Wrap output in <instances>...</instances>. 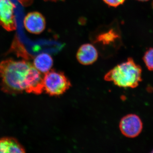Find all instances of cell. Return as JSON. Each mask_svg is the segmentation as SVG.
Wrapping results in <instances>:
<instances>
[{
	"instance_id": "obj_8",
	"label": "cell",
	"mask_w": 153,
	"mask_h": 153,
	"mask_svg": "<svg viewBox=\"0 0 153 153\" xmlns=\"http://www.w3.org/2000/svg\"><path fill=\"white\" fill-rule=\"evenodd\" d=\"M98 57L97 50L93 45L90 44L82 45L79 47L76 55L78 62L84 65H91L94 63Z\"/></svg>"
},
{
	"instance_id": "obj_6",
	"label": "cell",
	"mask_w": 153,
	"mask_h": 153,
	"mask_svg": "<svg viewBox=\"0 0 153 153\" xmlns=\"http://www.w3.org/2000/svg\"><path fill=\"white\" fill-rule=\"evenodd\" d=\"M25 91L35 94H41L44 91V77L32 64L25 78Z\"/></svg>"
},
{
	"instance_id": "obj_10",
	"label": "cell",
	"mask_w": 153,
	"mask_h": 153,
	"mask_svg": "<svg viewBox=\"0 0 153 153\" xmlns=\"http://www.w3.org/2000/svg\"><path fill=\"white\" fill-rule=\"evenodd\" d=\"M53 64L52 57L47 53L37 55L33 61V66L41 73H47L51 70Z\"/></svg>"
},
{
	"instance_id": "obj_4",
	"label": "cell",
	"mask_w": 153,
	"mask_h": 153,
	"mask_svg": "<svg viewBox=\"0 0 153 153\" xmlns=\"http://www.w3.org/2000/svg\"><path fill=\"white\" fill-rule=\"evenodd\" d=\"M119 127L121 132L125 136L134 138L137 137L142 131L143 122L137 115L129 114L122 119Z\"/></svg>"
},
{
	"instance_id": "obj_15",
	"label": "cell",
	"mask_w": 153,
	"mask_h": 153,
	"mask_svg": "<svg viewBox=\"0 0 153 153\" xmlns=\"http://www.w3.org/2000/svg\"><path fill=\"white\" fill-rule=\"evenodd\" d=\"M45 1H50L57 2L60 1H63L64 0H44Z\"/></svg>"
},
{
	"instance_id": "obj_17",
	"label": "cell",
	"mask_w": 153,
	"mask_h": 153,
	"mask_svg": "<svg viewBox=\"0 0 153 153\" xmlns=\"http://www.w3.org/2000/svg\"><path fill=\"white\" fill-rule=\"evenodd\" d=\"M152 152L153 153V151H152Z\"/></svg>"
},
{
	"instance_id": "obj_14",
	"label": "cell",
	"mask_w": 153,
	"mask_h": 153,
	"mask_svg": "<svg viewBox=\"0 0 153 153\" xmlns=\"http://www.w3.org/2000/svg\"><path fill=\"white\" fill-rule=\"evenodd\" d=\"M22 6L27 7L30 6L33 2V0H16Z\"/></svg>"
},
{
	"instance_id": "obj_3",
	"label": "cell",
	"mask_w": 153,
	"mask_h": 153,
	"mask_svg": "<svg viewBox=\"0 0 153 153\" xmlns=\"http://www.w3.org/2000/svg\"><path fill=\"white\" fill-rule=\"evenodd\" d=\"M71 84L61 71L50 70L44 76V91L50 96H59L65 93Z\"/></svg>"
},
{
	"instance_id": "obj_9",
	"label": "cell",
	"mask_w": 153,
	"mask_h": 153,
	"mask_svg": "<svg viewBox=\"0 0 153 153\" xmlns=\"http://www.w3.org/2000/svg\"><path fill=\"white\" fill-rule=\"evenodd\" d=\"M25 152V148L15 138L5 137L0 139V153Z\"/></svg>"
},
{
	"instance_id": "obj_7",
	"label": "cell",
	"mask_w": 153,
	"mask_h": 153,
	"mask_svg": "<svg viewBox=\"0 0 153 153\" xmlns=\"http://www.w3.org/2000/svg\"><path fill=\"white\" fill-rule=\"evenodd\" d=\"M25 29L32 34H39L46 27V21L42 14L37 12L29 13L25 17L24 21Z\"/></svg>"
},
{
	"instance_id": "obj_2",
	"label": "cell",
	"mask_w": 153,
	"mask_h": 153,
	"mask_svg": "<svg viewBox=\"0 0 153 153\" xmlns=\"http://www.w3.org/2000/svg\"><path fill=\"white\" fill-rule=\"evenodd\" d=\"M141 67L132 58L118 64L104 76L105 80L112 82L119 87L134 88L142 81Z\"/></svg>"
},
{
	"instance_id": "obj_5",
	"label": "cell",
	"mask_w": 153,
	"mask_h": 153,
	"mask_svg": "<svg viewBox=\"0 0 153 153\" xmlns=\"http://www.w3.org/2000/svg\"><path fill=\"white\" fill-rule=\"evenodd\" d=\"M15 8L16 5L12 0H0V26L8 31L16 29Z\"/></svg>"
},
{
	"instance_id": "obj_12",
	"label": "cell",
	"mask_w": 153,
	"mask_h": 153,
	"mask_svg": "<svg viewBox=\"0 0 153 153\" xmlns=\"http://www.w3.org/2000/svg\"><path fill=\"white\" fill-rule=\"evenodd\" d=\"M143 60L148 69L153 71V48H149L146 51Z\"/></svg>"
},
{
	"instance_id": "obj_1",
	"label": "cell",
	"mask_w": 153,
	"mask_h": 153,
	"mask_svg": "<svg viewBox=\"0 0 153 153\" xmlns=\"http://www.w3.org/2000/svg\"><path fill=\"white\" fill-rule=\"evenodd\" d=\"M32 64L23 60L9 59L0 63L1 89L10 94H17L25 91V81Z\"/></svg>"
},
{
	"instance_id": "obj_11",
	"label": "cell",
	"mask_w": 153,
	"mask_h": 153,
	"mask_svg": "<svg viewBox=\"0 0 153 153\" xmlns=\"http://www.w3.org/2000/svg\"><path fill=\"white\" fill-rule=\"evenodd\" d=\"M119 38V35L118 33L116 30L111 29L98 35L96 39V42L103 45H109L114 43Z\"/></svg>"
},
{
	"instance_id": "obj_13",
	"label": "cell",
	"mask_w": 153,
	"mask_h": 153,
	"mask_svg": "<svg viewBox=\"0 0 153 153\" xmlns=\"http://www.w3.org/2000/svg\"><path fill=\"white\" fill-rule=\"evenodd\" d=\"M126 0H103L105 3L111 7H117L123 4Z\"/></svg>"
},
{
	"instance_id": "obj_16",
	"label": "cell",
	"mask_w": 153,
	"mask_h": 153,
	"mask_svg": "<svg viewBox=\"0 0 153 153\" xmlns=\"http://www.w3.org/2000/svg\"><path fill=\"white\" fill-rule=\"evenodd\" d=\"M137 1H149V0H137Z\"/></svg>"
}]
</instances>
